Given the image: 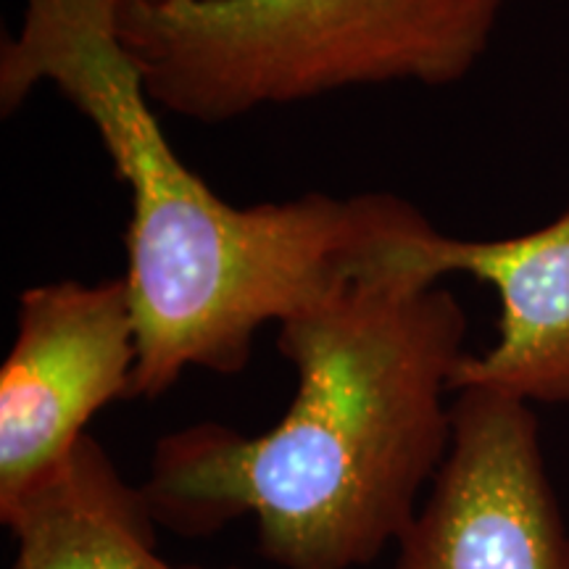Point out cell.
Returning a JSON list of instances; mask_svg holds the SVG:
<instances>
[{
    "mask_svg": "<svg viewBox=\"0 0 569 569\" xmlns=\"http://www.w3.org/2000/svg\"><path fill=\"white\" fill-rule=\"evenodd\" d=\"M436 232L277 325L298 388L274 427L156 443L142 490L159 528L201 538L253 515L280 569H359L398 543L451 448L467 356L465 309L427 264Z\"/></svg>",
    "mask_w": 569,
    "mask_h": 569,
    "instance_id": "6da1fadb",
    "label": "cell"
},
{
    "mask_svg": "<svg viewBox=\"0 0 569 569\" xmlns=\"http://www.w3.org/2000/svg\"><path fill=\"white\" fill-rule=\"evenodd\" d=\"M40 82L96 127L130 188V398L156 401L190 367L243 372L261 327L401 259L432 230L415 203L388 193H311L248 209L219 198L163 134L119 38V0H27L19 34L0 51L3 113Z\"/></svg>",
    "mask_w": 569,
    "mask_h": 569,
    "instance_id": "7a4b0ae2",
    "label": "cell"
},
{
    "mask_svg": "<svg viewBox=\"0 0 569 569\" xmlns=\"http://www.w3.org/2000/svg\"><path fill=\"white\" fill-rule=\"evenodd\" d=\"M503 0H174L119 11L156 109L230 122L361 84L459 82Z\"/></svg>",
    "mask_w": 569,
    "mask_h": 569,
    "instance_id": "3957f363",
    "label": "cell"
},
{
    "mask_svg": "<svg viewBox=\"0 0 569 569\" xmlns=\"http://www.w3.org/2000/svg\"><path fill=\"white\" fill-rule=\"evenodd\" d=\"M451 419V448L390 569H569V528L530 403L465 388Z\"/></svg>",
    "mask_w": 569,
    "mask_h": 569,
    "instance_id": "277c9868",
    "label": "cell"
},
{
    "mask_svg": "<svg viewBox=\"0 0 569 569\" xmlns=\"http://www.w3.org/2000/svg\"><path fill=\"white\" fill-rule=\"evenodd\" d=\"M138 338L127 280L48 282L19 298L0 369V509L48 478L84 427L130 398Z\"/></svg>",
    "mask_w": 569,
    "mask_h": 569,
    "instance_id": "5b68a950",
    "label": "cell"
},
{
    "mask_svg": "<svg viewBox=\"0 0 569 569\" xmlns=\"http://www.w3.org/2000/svg\"><path fill=\"white\" fill-rule=\"evenodd\" d=\"M432 274L465 272L493 284L496 343L467 353L453 393L488 388L525 403H569V209L551 224L501 240H427Z\"/></svg>",
    "mask_w": 569,
    "mask_h": 569,
    "instance_id": "8992f818",
    "label": "cell"
},
{
    "mask_svg": "<svg viewBox=\"0 0 569 569\" xmlns=\"http://www.w3.org/2000/svg\"><path fill=\"white\" fill-rule=\"evenodd\" d=\"M0 522L17 540L11 569H240L180 567L159 553V522L92 436L11 507Z\"/></svg>",
    "mask_w": 569,
    "mask_h": 569,
    "instance_id": "52a82bcc",
    "label": "cell"
},
{
    "mask_svg": "<svg viewBox=\"0 0 569 569\" xmlns=\"http://www.w3.org/2000/svg\"><path fill=\"white\" fill-rule=\"evenodd\" d=\"M174 0H119V11L132 9V6H167ZM193 3H209V0H193Z\"/></svg>",
    "mask_w": 569,
    "mask_h": 569,
    "instance_id": "ba28073f",
    "label": "cell"
}]
</instances>
